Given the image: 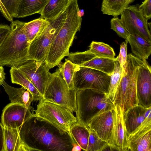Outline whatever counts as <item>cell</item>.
<instances>
[{
	"label": "cell",
	"mask_w": 151,
	"mask_h": 151,
	"mask_svg": "<svg viewBox=\"0 0 151 151\" xmlns=\"http://www.w3.org/2000/svg\"><path fill=\"white\" fill-rule=\"evenodd\" d=\"M139 5L129 6L121 14L120 20L130 35L136 33L151 42L148 20L139 9Z\"/></svg>",
	"instance_id": "obj_10"
},
{
	"label": "cell",
	"mask_w": 151,
	"mask_h": 151,
	"mask_svg": "<svg viewBox=\"0 0 151 151\" xmlns=\"http://www.w3.org/2000/svg\"><path fill=\"white\" fill-rule=\"evenodd\" d=\"M79 10L77 0H70L64 23L50 45L45 60L50 69L59 65L69 54L76 34L81 29L82 18Z\"/></svg>",
	"instance_id": "obj_2"
},
{
	"label": "cell",
	"mask_w": 151,
	"mask_h": 151,
	"mask_svg": "<svg viewBox=\"0 0 151 151\" xmlns=\"http://www.w3.org/2000/svg\"><path fill=\"white\" fill-rule=\"evenodd\" d=\"M129 151H151V128H139L128 136Z\"/></svg>",
	"instance_id": "obj_17"
},
{
	"label": "cell",
	"mask_w": 151,
	"mask_h": 151,
	"mask_svg": "<svg viewBox=\"0 0 151 151\" xmlns=\"http://www.w3.org/2000/svg\"><path fill=\"white\" fill-rule=\"evenodd\" d=\"M115 60V58L111 59L95 56L80 66L94 69L110 76L114 72Z\"/></svg>",
	"instance_id": "obj_24"
},
{
	"label": "cell",
	"mask_w": 151,
	"mask_h": 151,
	"mask_svg": "<svg viewBox=\"0 0 151 151\" xmlns=\"http://www.w3.org/2000/svg\"><path fill=\"white\" fill-rule=\"evenodd\" d=\"M25 22H12L10 31L0 45V65L17 67L27 61L30 43L24 30Z\"/></svg>",
	"instance_id": "obj_3"
},
{
	"label": "cell",
	"mask_w": 151,
	"mask_h": 151,
	"mask_svg": "<svg viewBox=\"0 0 151 151\" xmlns=\"http://www.w3.org/2000/svg\"><path fill=\"white\" fill-rule=\"evenodd\" d=\"M82 150L81 147L76 143L73 146L71 151H81Z\"/></svg>",
	"instance_id": "obj_39"
},
{
	"label": "cell",
	"mask_w": 151,
	"mask_h": 151,
	"mask_svg": "<svg viewBox=\"0 0 151 151\" xmlns=\"http://www.w3.org/2000/svg\"><path fill=\"white\" fill-rule=\"evenodd\" d=\"M22 0H0V1L13 18L16 17L19 5Z\"/></svg>",
	"instance_id": "obj_33"
},
{
	"label": "cell",
	"mask_w": 151,
	"mask_h": 151,
	"mask_svg": "<svg viewBox=\"0 0 151 151\" xmlns=\"http://www.w3.org/2000/svg\"><path fill=\"white\" fill-rule=\"evenodd\" d=\"M35 114L44 119L70 132L71 126L77 122V119L66 107L46 101H39Z\"/></svg>",
	"instance_id": "obj_8"
},
{
	"label": "cell",
	"mask_w": 151,
	"mask_h": 151,
	"mask_svg": "<svg viewBox=\"0 0 151 151\" xmlns=\"http://www.w3.org/2000/svg\"><path fill=\"white\" fill-rule=\"evenodd\" d=\"M124 70L118 61L116 60L114 72L110 76V84L107 93V96L113 103L115 97L117 88Z\"/></svg>",
	"instance_id": "obj_28"
},
{
	"label": "cell",
	"mask_w": 151,
	"mask_h": 151,
	"mask_svg": "<svg viewBox=\"0 0 151 151\" xmlns=\"http://www.w3.org/2000/svg\"><path fill=\"white\" fill-rule=\"evenodd\" d=\"M49 23L48 20L40 17L25 23L24 32L30 42L43 32Z\"/></svg>",
	"instance_id": "obj_27"
},
{
	"label": "cell",
	"mask_w": 151,
	"mask_h": 151,
	"mask_svg": "<svg viewBox=\"0 0 151 151\" xmlns=\"http://www.w3.org/2000/svg\"><path fill=\"white\" fill-rule=\"evenodd\" d=\"M79 65L66 59L65 62L60 65L59 69L63 78L70 89H75L73 79L76 71Z\"/></svg>",
	"instance_id": "obj_29"
},
{
	"label": "cell",
	"mask_w": 151,
	"mask_h": 151,
	"mask_svg": "<svg viewBox=\"0 0 151 151\" xmlns=\"http://www.w3.org/2000/svg\"><path fill=\"white\" fill-rule=\"evenodd\" d=\"M151 107L145 108L139 105L133 106L123 113L124 125L128 136L134 133L151 112Z\"/></svg>",
	"instance_id": "obj_16"
},
{
	"label": "cell",
	"mask_w": 151,
	"mask_h": 151,
	"mask_svg": "<svg viewBox=\"0 0 151 151\" xmlns=\"http://www.w3.org/2000/svg\"><path fill=\"white\" fill-rule=\"evenodd\" d=\"M10 27L7 24H0V45L10 31Z\"/></svg>",
	"instance_id": "obj_36"
},
{
	"label": "cell",
	"mask_w": 151,
	"mask_h": 151,
	"mask_svg": "<svg viewBox=\"0 0 151 151\" xmlns=\"http://www.w3.org/2000/svg\"><path fill=\"white\" fill-rule=\"evenodd\" d=\"M110 78V76L100 71L79 66L74 76V87L77 91L92 89L107 93Z\"/></svg>",
	"instance_id": "obj_9"
},
{
	"label": "cell",
	"mask_w": 151,
	"mask_h": 151,
	"mask_svg": "<svg viewBox=\"0 0 151 151\" xmlns=\"http://www.w3.org/2000/svg\"><path fill=\"white\" fill-rule=\"evenodd\" d=\"M135 0H102L101 11L103 14L118 16Z\"/></svg>",
	"instance_id": "obj_25"
},
{
	"label": "cell",
	"mask_w": 151,
	"mask_h": 151,
	"mask_svg": "<svg viewBox=\"0 0 151 151\" xmlns=\"http://www.w3.org/2000/svg\"><path fill=\"white\" fill-rule=\"evenodd\" d=\"M114 108L98 113L92 119L88 126L109 145L113 127Z\"/></svg>",
	"instance_id": "obj_15"
},
{
	"label": "cell",
	"mask_w": 151,
	"mask_h": 151,
	"mask_svg": "<svg viewBox=\"0 0 151 151\" xmlns=\"http://www.w3.org/2000/svg\"><path fill=\"white\" fill-rule=\"evenodd\" d=\"M70 0H48L40 14V17L47 20L56 18L65 9Z\"/></svg>",
	"instance_id": "obj_23"
},
{
	"label": "cell",
	"mask_w": 151,
	"mask_h": 151,
	"mask_svg": "<svg viewBox=\"0 0 151 151\" xmlns=\"http://www.w3.org/2000/svg\"><path fill=\"white\" fill-rule=\"evenodd\" d=\"M18 129L22 142L30 151H70L76 144L69 132L35 114Z\"/></svg>",
	"instance_id": "obj_1"
},
{
	"label": "cell",
	"mask_w": 151,
	"mask_h": 151,
	"mask_svg": "<svg viewBox=\"0 0 151 151\" xmlns=\"http://www.w3.org/2000/svg\"><path fill=\"white\" fill-rule=\"evenodd\" d=\"M34 112L22 105L11 103L3 110L1 123L4 128L19 129Z\"/></svg>",
	"instance_id": "obj_12"
},
{
	"label": "cell",
	"mask_w": 151,
	"mask_h": 151,
	"mask_svg": "<svg viewBox=\"0 0 151 151\" xmlns=\"http://www.w3.org/2000/svg\"><path fill=\"white\" fill-rule=\"evenodd\" d=\"M111 28L120 37L127 39L129 34L117 16L114 17L110 21Z\"/></svg>",
	"instance_id": "obj_32"
},
{
	"label": "cell",
	"mask_w": 151,
	"mask_h": 151,
	"mask_svg": "<svg viewBox=\"0 0 151 151\" xmlns=\"http://www.w3.org/2000/svg\"><path fill=\"white\" fill-rule=\"evenodd\" d=\"M4 151H30L22 142L18 129L4 127Z\"/></svg>",
	"instance_id": "obj_21"
},
{
	"label": "cell",
	"mask_w": 151,
	"mask_h": 151,
	"mask_svg": "<svg viewBox=\"0 0 151 151\" xmlns=\"http://www.w3.org/2000/svg\"><path fill=\"white\" fill-rule=\"evenodd\" d=\"M70 133L82 150L87 151L89 135V127L77 122L70 127Z\"/></svg>",
	"instance_id": "obj_26"
},
{
	"label": "cell",
	"mask_w": 151,
	"mask_h": 151,
	"mask_svg": "<svg viewBox=\"0 0 151 151\" xmlns=\"http://www.w3.org/2000/svg\"><path fill=\"white\" fill-rule=\"evenodd\" d=\"M17 68L28 78L43 96L50 73L49 71L50 69L45 60L37 61L28 60Z\"/></svg>",
	"instance_id": "obj_11"
},
{
	"label": "cell",
	"mask_w": 151,
	"mask_h": 151,
	"mask_svg": "<svg viewBox=\"0 0 151 151\" xmlns=\"http://www.w3.org/2000/svg\"><path fill=\"white\" fill-rule=\"evenodd\" d=\"M2 85L11 103L22 105L34 111L33 108L31 106V103L34 101L33 97L29 91L22 86L19 88L12 87L4 81Z\"/></svg>",
	"instance_id": "obj_18"
},
{
	"label": "cell",
	"mask_w": 151,
	"mask_h": 151,
	"mask_svg": "<svg viewBox=\"0 0 151 151\" xmlns=\"http://www.w3.org/2000/svg\"><path fill=\"white\" fill-rule=\"evenodd\" d=\"M77 91L75 89L68 88L59 68L55 72L50 73L43 99L46 101L63 106L76 114Z\"/></svg>",
	"instance_id": "obj_6"
},
{
	"label": "cell",
	"mask_w": 151,
	"mask_h": 151,
	"mask_svg": "<svg viewBox=\"0 0 151 151\" xmlns=\"http://www.w3.org/2000/svg\"><path fill=\"white\" fill-rule=\"evenodd\" d=\"M5 75L3 66L0 65V87L5 79Z\"/></svg>",
	"instance_id": "obj_38"
},
{
	"label": "cell",
	"mask_w": 151,
	"mask_h": 151,
	"mask_svg": "<svg viewBox=\"0 0 151 151\" xmlns=\"http://www.w3.org/2000/svg\"><path fill=\"white\" fill-rule=\"evenodd\" d=\"M67 8L56 18L50 20L43 32L30 44L28 60L42 61L45 60L50 45L65 21Z\"/></svg>",
	"instance_id": "obj_7"
},
{
	"label": "cell",
	"mask_w": 151,
	"mask_h": 151,
	"mask_svg": "<svg viewBox=\"0 0 151 151\" xmlns=\"http://www.w3.org/2000/svg\"><path fill=\"white\" fill-rule=\"evenodd\" d=\"M136 86L138 105L147 108L151 107V68L146 60H143L139 67Z\"/></svg>",
	"instance_id": "obj_13"
},
{
	"label": "cell",
	"mask_w": 151,
	"mask_h": 151,
	"mask_svg": "<svg viewBox=\"0 0 151 151\" xmlns=\"http://www.w3.org/2000/svg\"><path fill=\"white\" fill-rule=\"evenodd\" d=\"M89 50L96 57L115 59L113 49L109 45L101 42L92 41L89 46Z\"/></svg>",
	"instance_id": "obj_30"
},
{
	"label": "cell",
	"mask_w": 151,
	"mask_h": 151,
	"mask_svg": "<svg viewBox=\"0 0 151 151\" xmlns=\"http://www.w3.org/2000/svg\"><path fill=\"white\" fill-rule=\"evenodd\" d=\"M48 0H22L16 17L23 18L36 13L40 14Z\"/></svg>",
	"instance_id": "obj_22"
},
{
	"label": "cell",
	"mask_w": 151,
	"mask_h": 151,
	"mask_svg": "<svg viewBox=\"0 0 151 151\" xmlns=\"http://www.w3.org/2000/svg\"><path fill=\"white\" fill-rule=\"evenodd\" d=\"M139 9L142 15L147 20L151 18V0H145L139 6Z\"/></svg>",
	"instance_id": "obj_35"
},
{
	"label": "cell",
	"mask_w": 151,
	"mask_h": 151,
	"mask_svg": "<svg viewBox=\"0 0 151 151\" xmlns=\"http://www.w3.org/2000/svg\"><path fill=\"white\" fill-rule=\"evenodd\" d=\"M132 52L142 60H146L151 53V42L148 41L138 34L130 35L127 38Z\"/></svg>",
	"instance_id": "obj_19"
},
{
	"label": "cell",
	"mask_w": 151,
	"mask_h": 151,
	"mask_svg": "<svg viewBox=\"0 0 151 151\" xmlns=\"http://www.w3.org/2000/svg\"><path fill=\"white\" fill-rule=\"evenodd\" d=\"M143 60L132 53L127 55L122 76L116 91L113 104L118 105L123 113L138 105L136 82L138 69Z\"/></svg>",
	"instance_id": "obj_4"
},
{
	"label": "cell",
	"mask_w": 151,
	"mask_h": 151,
	"mask_svg": "<svg viewBox=\"0 0 151 151\" xmlns=\"http://www.w3.org/2000/svg\"><path fill=\"white\" fill-rule=\"evenodd\" d=\"M111 150H112V148L108 143L102 139L94 131L89 128V135L87 151Z\"/></svg>",
	"instance_id": "obj_31"
},
{
	"label": "cell",
	"mask_w": 151,
	"mask_h": 151,
	"mask_svg": "<svg viewBox=\"0 0 151 151\" xmlns=\"http://www.w3.org/2000/svg\"><path fill=\"white\" fill-rule=\"evenodd\" d=\"M113 127L110 146L114 150L129 151L128 135L124 122L123 112L118 105H114Z\"/></svg>",
	"instance_id": "obj_14"
},
{
	"label": "cell",
	"mask_w": 151,
	"mask_h": 151,
	"mask_svg": "<svg viewBox=\"0 0 151 151\" xmlns=\"http://www.w3.org/2000/svg\"><path fill=\"white\" fill-rule=\"evenodd\" d=\"M0 151H4V127L0 122Z\"/></svg>",
	"instance_id": "obj_37"
},
{
	"label": "cell",
	"mask_w": 151,
	"mask_h": 151,
	"mask_svg": "<svg viewBox=\"0 0 151 151\" xmlns=\"http://www.w3.org/2000/svg\"><path fill=\"white\" fill-rule=\"evenodd\" d=\"M76 104L77 122L87 126L98 113L114 106L107 93L92 89L78 90Z\"/></svg>",
	"instance_id": "obj_5"
},
{
	"label": "cell",
	"mask_w": 151,
	"mask_h": 151,
	"mask_svg": "<svg viewBox=\"0 0 151 151\" xmlns=\"http://www.w3.org/2000/svg\"><path fill=\"white\" fill-rule=\"evenodd\" d=\"M128 41L127 39L122 43L120 45L119 54L115 58L120 63L121 67L124 69L123 67L125 64L127 58V45Z\"/></svg>",
	"instance_id": "obj_34"
},
{
	"label": "cell",
	"mask_w": 151,
	"mask_h": 151,
	"mask_svg": "<svg viewBox=\"0 0 151 151\" xmlns=\"http://www.w3.org/2000/svg\"><path fill=\"white\" fill-rule=\"evenodd\" d=\"M11 81L13 83L21 85L32 94L34 101L43 99L42 96L28 78L17 67H11L10 70Z\"/></svg>",
	"instance_id": "obj_20"
}]
</instances>
